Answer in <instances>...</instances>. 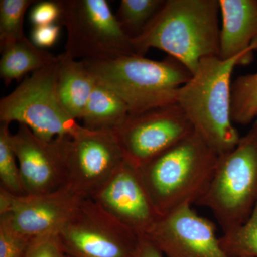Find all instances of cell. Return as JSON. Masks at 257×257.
Returning a JSON list of instances; mask_svg holds the SVG:
<instances>
[{"mask_svg":"<svg viewBox=\"0 0 257 257\" xmlns=\"http://www.w3.org/2000/svg\"><path fill=\"white\" fill-rule=\"evenodd\" d=\"M219 0H165L139 36L131 39L137 55L164 51L192 74L203 59L219 56Z\"/></svg>","mask_w":257,"mask_h":257,"instance_id":"cell-1","label":"cell"},{"mask_svg":"<svg viewBox=\"0 0 257 257\" xmlns=\"http://www.w3.org/2000/svg\"><path fill=\"white\" fill-rule=\"evenodd\" d=\"M252 53L243 52L229 60L219 56L203 59L177 92L176 103L218 156L231 151L241 140L231 120V75L236 66L249 63Z\"/></svg>","mask_w":257,"mask_h":257,"instance_id":"cell-2","label":"cell"},{"mask_svg":"<svg viewBox=\"0 0 257 257\" xmlns=\"http://www.w3.org/2000/svg\"><path fill=\"white\" fill-rule=\"evenodd\" d=\"M218 157L194 132L139 168L161 217L197 204L210 183Z\"/></svg>","mask_w":257,"mask_h":257,"instance_id":"cell-3","label":"cell"},{"mask_svg":"<svg viewBox=\"0 0 257 257\" xmlns=\"http://www.w3.org/2000/svg\"><path fill=\"white\" fill-rule=\"evenodd\" d=\"M82 61L96 82L124 101L130 114L175 104L179 88L192 77L187 67L171 56L162 60L133 55Z\"/></svg>","mask_w":257,"mask_h":257,"instance_id":"cell-4","label":"cell"},{"mask_svg":"<svg viewBox=\"0 0 257 257\" xmlns=\"http://www.w3.org/2000/svg\"><path fill=\"white\" fill-rule=\"evenodd\" d=\"M257 203V121L231 151L218 157L212 178L197 204L210 209L224 231H233Z\"/></svg>","mask_w":257,"mask_h":257,"instance_id":"cell-5","label":"cell"},{"mask_svg":"<svg viewBox=\"0 0 257 257\" xmlns=\"http://www.w3.org/2000/svg\"><path fill=\"white\" fill-rule=\"evenodd\" d=\"M59 56V55H58ZM58 62L32 73L13 92L0 101V121L28 126L38 138L78 137L87 128L77 124L59 101L57 92Z\"/></svg>","mask_w":257,"mask_h":257,"instance_id":"cell-6","label":"cell"},{"mask_svg":"<svg viewBox=\"0 0 257 257\" xmlns=\"http://www.w3.org/2000/svg\"><path fill=\"white\" fill-rule=\"evenodd\" d=\"M65 52L81 60H113L137 55L106 0H60Z\"/></svg>","mask_w":257,"mask_h":257,"instance_id":"cell-7","label":"cell"},{"mask_svg":"<svg viewBox=\"0 0 257 257\" xmlns=\"http://www.w3.org/2000/svg\"><path fill=\"white\" fill-rule=\"evenodd\" d=\"M58 236L69 257H135L141 235L86 198Z\"/></svg>","mask_w":257,"mask_h":257,"instance_id":"cell-8","label":"cell"},{"mask_svg":"<svg viewBox=\"0 0 257 257\" xmlns=\"http://www.w3.org/2000/svg\"><path fill=\"white\" fill-rule=\"evenodd\" d=\"M125 160L138 168L194 133L190 121L175 104L128 114L113 130Z\"/></svg>","mask_w":257,"mask_h":257,"instance_id":"cell-9","label":"cell"},{"mask_svg":"<svg viewBox=\"0 0 257 257\" xmlns=\"http://www.w3.org/2000/svg\"><path fill=\"white\" fill-rule=\"evenodd\" d=\"M68 186L92 198L112 177L125 159L114 131L87 130L64 143Z\"/></svg>","mask_w":257,"mask_h":257,"instance_id":"cell-10","label":"cell"},{"mask_svg":"<svg viewBox=\"0 0 257 257\" xmlns=\"http://www.w3.org/2000/svg\"><path fill=\"white\" fill-rule=\"evenodd\" d=\"M84 199L68 185L40 195H15L0 187V216L31 239L58 234Z\"/></svg>","mask_w":257,"mask_h":257,"instance_id":"cell-11","label":"cell"},{"mask_svg":"<svg viewBox=\"0 0 257 257\" xmlns=\"http://www.w3.org/2000/svg\"><path fill=\"white\" fill-rule=\"evenodd\" d=\"M67 138L45 141L26 125L19 124L12 140L25 195L48 194L68 185L64 152Z\"/></svg>","mask_w":257,"mask_h":257,"instance_id":"cell-12","label":"cell"},{"mask_svg":"<svg viewBox=\"0 0 257 257\" xmlns=\"http://www.w3.org/2000/svg\"><path fill=\"white\" fill-rule=\"evenodd\" d=\"M144 236L165 257H231L221 247L214 223L190 205L162 216Z\"/></svg>","mask_w":257,"mask_h":257,"instance_id":"cell-13","label":"cell"},{"mask_svg":"<svg viewBox=\"0 0 257 257\" xmlns=\"http://www.w3.org/2000/svg\"><path fill=\"white\" fill-rule=\"evenodd\" d=\"M91 199L141 236L146 235L161 218L140 169L126 160Z\"/></svg>","mask_w":257,"mask_h":257,"instance_id":"cell-14","label":"cell"},{"mask_svg":"<svg viewBox=\"0 0 257 257\" xmlns=\"http://www.w3.org/2000/svg\"><path fill=\"white\" fill-rule=\"evenodd\" d=\"M222 25L219 57L229 60L257 50L256 0H219Z\"/></svg>","mask_w":257,"mask_h":257,"instance_id":"cell-15","label":"cell"},{"mask_svg":"<svg viewBox=\"0 0 257 257\" xmlns=\"http://www.w3.org/2000/svg\"><path fill=\"white\" fill-rule=\"evenodd\" d=\"M95 83L82 60H75L64 52L59 55L57 96L71 117L82 119Z\"/></svg>","mask_w":257,"mask_h":257,"instance_id":"cell-16","label":"cell"},{"mask_svg":"<svg viewBox=\"0 0 257 257\" xmlns=\"http://www.w3.org/2000/svg\"><path fill=\"white\" fill-rule=\"evenodd\" d=\"M1 53L0 77L6 86L59 60V56L35 46L27 37L5 47Z\"/></svg>","mask_w":257,"mask_h":257,"instance_id":"cell-17","label":"cell"},{"mask_svg":"<svg viewBox=\"0 0 257 257\" xmlns=\"http://www.w3.org/2000/svg\"><path fill=\"white\" fill-rule=\"evenodd\" d=\"M128 114L124 101L96 81L82 120L84 127L91 131H113L124 122Z\"/></svg>","mask_w":257,"mask_h":257,"instance_id":"cell-18","label":"cell"},{"mask_svg":"<svg viewBox=\"0 0 257 257\" xmlns=\"http://www.w3.org/2000/svg\"><path fill=\"white\" fill-rule=\"evenodd\" d=\"M231 116L233 123L247 125L257 119V72L239 76L231 89Z\"/></svg>","mask_w":257,"mask_h":257,"instance_id":"cell-19","label":"cell"},{"mask_svg":"<svg viewBox=\"0 0 257 257\" xmlns=\"http://www.w3.org/2000/svg\"><path fill=\"white\" fill-rule=\"evenodd\" d=\"M165 3V0H121L115 16L124 33L133 39L143 32Z\"/></svg>","mask_w":257,"mask_h":257,"instance_id":"cell-20","label":"cell"},{"mask_svg":"<svg viewBox=\"0 0 257 257\" xmlns=\"http://www.w3.org/2000/svg\"><path fill=\"white\" fill-rule=\"evenodd\" d=\"M37 3L34 0L0 1V50L26 37L24 18L28 8Z\"/></svg>","mask_w":257,"mask_h":257,"instance_id":"cell-21","label":"cell"},{"mask_svg":"<svg viewBox=\"0 0 257 257\" xmlns=\"http://www.w3.org/2000/svg\"><path fill=\"white\" fill-rule=\"evenodd\" d=\"M10 124H0V183L1 188L15 195H25L20 177L18 158L12 140Z\"/></svg>","mask_w":257,"mask_h":257,"instance_id":"cell-22","label":"cell"},{"mask_svg":"<svg viewBox=\"0 0 257 257\" xmlns=\"http://www.w3.org/2000/svg\"><path fill=\"white\" fill-rule=\"evenodd\" d=\"M221 247L231 257H257V203L247 220L220 238Z\"/></svg>","mask_w":257,"mask_h":257,"instance_id":"cell-23","label":"cell"},{"mask_svg":"<svg viewBox=\"0 0 257 257\" xmlns=\"http://www.w3.org/2000/svg\"><path fill=\"white\" fill-rule=\"evenodd\" d=\"M32 239L20 234L0 216V257H24Z\"/></svg>","mask_w":257,"mask_h":257,"instance_id":"cell-24","label":"cell"},{"mask_svg":"<svg viewBox=\"0 0 257 257\" xmlns=\"http://www.w3.org/2000/svg\"><path fill=\"white\" fill-rule=\"evenodd\" d=\"M58 234L33 238L24 257H64Z\"/></svg>","mask_w":257,"mask_h":257,"instance_id":"cell-25","label":"cell"},{"mask_svg":"<svg viewBox=\"0 0 257 257\" xmlns=\"http://www.w3.org/2000/svg\"><path fill=\"white\" fill-rule=\"evenodd\" d=\"M62 10L60 1L37 2L32 8L30 19L34 26L60 24Z\"/></svg>","mask_w":257,"mask_h":257,"instance_id":"cell-26","label":"cell"},{"mask_svg":"<svg viewBox=\"0 0 257 257\" xmlns=\"http://www.w3.org/2000/svg\"><path fill=\"white\" fill-rule=\"evenodd\" d=\"M61 27L60 24L34 26L31 34L32 43L43 50L53 46L60 37Z\"/></svg>","mask_w":257,"mask_h":257,"instance_id":"cell-27","label":"cell"},{"mask_svg":"<svg viewBox=\"0 0 257 257\" xmlns=\"http://www.w3.org/2000/svg\"><path fill=\"white\" fill-rule=\"evenodd\" d=\"M135 257H165L146 236H140L138 250Z\"/></svg>","mask_w":257,"mask_h":257,"instance_id":"cell-28","label":"cell"},{"mask_svg":"<svg viewBox=\"0 0 257 257\" xmlns=\"http://www.w3.org/2000/svg\"><path fill=\"white\" fill-rule=\"evenodd\" d=\"M64 257H69V256H67V255H66L65 254V256H64Z\"/></svg>","mask_w":257,"mask_h":257,"instance_id":"cell-29","label":"cell"},{"mask_svg":"<svg viewBox=\"0 0 257 257\" xmlns=\"http://www.w3.org/2000/svg\"><path fill=\"white\" fill-rule=\"evenodd\" d=\"M256 121H257V119H256Z\"/></svg>","mask_w":257,"mask_h":257,"instance_id":"cell-30","label":"cell"}]
</instances>
